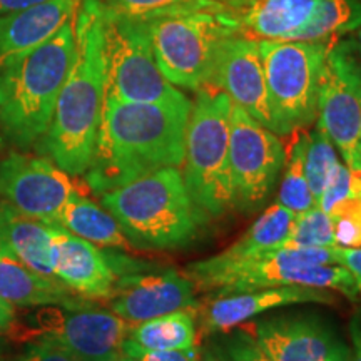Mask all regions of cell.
I'll use <instances>...</instances> for the list:
<instances>
[{
	"label": "cell",
	"mask_w": 361,
	"mask_h": 361,
	"mask_svg": "<svg viewBox=\"0 0 361 361\" xmlns=\"http://www.w3.org/2000/svg\"><path fill=\"white\" fill-rule=\"evenodd\" d=\"M75 59L39 149L69 176H84L96 151L106 66L101 0H80L74 13Z\"/></svg>",
	"instance_id": "obj_2"
},
{
	"label": "cell",
	"mask_w": 361,
	"mask_h": 361,
	"mask_svg": "<svg viewBox=\"0 0 361 361\" xmlns=\"http://www.w3.org/2000/svg\"><path fill=\"white\" fill-rule=\"evenodd\" d=\"M273 133L288 135L318 117L319 80L331 44L261 40Z\"/></svg>",
	"instance_id": "obj_9"
},
{
	"label": "cell",
	"mask_w": 361,
	"mask_h": 361,
	"mask_svg": "<svg viewBox=\"0 0 361 361\" xmlns=\"http://www.w3.org/2000/svg\"><path fill=\"white\" fill-rule=\"evenodd\" d=\"M238 34L256 40L286 42L308 24L318 0H228Z\"/></svg>",
	"instance_id": "obj_19"
},
{
	"label": "cell",
	"mask_w": 361,
	"mask_h": 361,
	"mask_svg": "<svg viewBox=\"0 0 361 361\" xmlns=\"http://www.w3.org/2000/svg\"><path fill=\"white\" fill-rule=\"evenodd\" d=\"M306 303L333 305L336 303V298L329 290L308 286H278L216 296V300L211 301L202 311L201 333L207 336L211 333L226 331L250 322L251 318L268 310Z\"/></svg>",
	"instance_id": "obj_18"
},
{
	"label": "cell",
	"mask_w": 361,
	"mask_h": 361,
	"mask_svg": "<svg viewBox=\"0 0 361 361\" xmlns=\"http://www.w3.org/2000/svg\"><path fill=\"white\" fill-rule=\"evenodd\" d=\"M361 27V0H318L313 17L293 40L333 44Z\"/></svg>",
	"instance_id": "obj_26"
},
{
	"label": "cell",
	"mask_w": 361,
	"mask_h": 361,
	"mask_svg": "<svg viewBox=\"0 0 361 361\" xmlns=\"http://www.w3.org/2000/svg\"><path fill=\"white\" fill-rule=\"evenodd\" d=\"M0 231L8 250L22 264L42 276H54L52 266V224L17 213L2 202Z\"/></svg>",
	"instance_id": "obj_23"
},
{
	"label": "cell",
	"mask_w": 361,
	"mask_h": 361,
	"mask_svg": "<svg viewBox=\"0 0 361 361\" xmlns=\"http://www.w3.org/2000/svg\"><path fill=\"white\" fill-rule=\"evenodd\" d=\"M128 340L141 348L154 351L194 348L197 340L196 319L188 310L157 316L147 322L130 324Z\"/></svg>",
	"instance_id": "obj_25"
},
{
	"label": "cell",
	"mask_w": 361,
	"mask_h": 361,
	"mask_svg": "<svg viewBox=\"0 0 361 361\" xmlns=\"http://www.w3.org/2000/svg\"><path fill=\"white\" fill-rule=\"evenodd\" d=\"M336 263L345 266L350 271L351 276L355 278L356 290H358V296H361V247H335Z\"/></svg>",
	"instance_id": "obj_36"
},
{
	"label": "cell",
	"mask_w": 361,
	"mask_h": 361,
	"mask_svg": "<svg viewBox=\"0 0 361 361\" xmlns=\"http://www.w3.org/2000/svg\"><path fill=\"white\" fill-rule=\"evenodd\" d=\"M335 245L361 247V197H350L329 211Z\"/></svg>",
	"instance_id": "obj_32"
},
{
	"label": "cell",
	"mask_w": 361,
	"mask_h": 361,
	"mask_svg": "<svg viewBox=\"0 0 361 361\" xmlns=\"http://www.w3.org/2000/svg\"><path fill=\"white\" fill-rule=\"evenodd\" d=\"M295 218L296 214L286 207L279 204L269 206L231 247L213 256V258L189 264L188 276L224 268V266L238 263V261L251 258V256L279 250V247H283L288 234L291 231Z\"/></svg>",
	"instance_id": "obj_22"
},
{
	"label": "cell",
	"mask_w": 361,
	"mask_h": 361,
	"mask_svg": "<svg viewBox=\"0 0 361 361\" xmlns=\"http://www.w3.org/2000/svg\"><path fill=\"white\" fill-rule=\"evenodd\" d=\"M107 11L139 22H151L166 17L183 16L197 11H213L226 0H101Z\"/></svg>",
	"instance_id": "obj_27"
},
{
	"label": "cell",
	"mask_w": 361,
	"mask_h": 361,
	"mask_svg": "<svg viewBox=\"0 0 361 361\" xmlns=\"http://www.w3.org/2000/svg\"><path fill=\"white\" fill-rule=\"evenodd\" d=\"M75 192L71 176L49 157L12 152L0 161V197L17 213L56 224Z\"/></svg>",
	"instance_id": "obj_13"
},
{
	"label": "cell",
	"mask_w": 361,
	"mask_h": 361,
	"mask_svg": "<svg viewBox=\"0 0 361 361\" xmlns=\"http://www.w3.org/2000/svg\"><path fill=\"white\" fill-rule=\"evenodd\" d=\"M351 42H353L356 52H358V56L361 59V27H360V29H356V35L353 39H351Z\"/></svg>",
	"instance_id": "obj_40"
},
{
	"label": "cell",
	"mask_w": 361,
	"mask_h": 361,
	"mask_svg": "<svg viewBox=\"0 0 361 361\" xmlns=\"http://www.w3.org/2000/svg\"><path fill=\"white\" fill-rule=\"evenodd\" d=\"M123 353L133 356L137 361H201L200 350L194 346L189 350H166V351H154L141 348L130 340L126 338L123 345Z\"/></svg>",
	"instance_id": "obj_34"
},
{
	"label": "cell",
	"mask_w": 361,
	"mask_h": 361,
	"mask_svg": "<svg viewBox=\"0 0 361 361\" xmlns=\"http://www.w3.org/2000/svg\"><path fill=\"white\" fill-rule=\"evenodd\" d=\"M316 119L350 168L361 149V59L351 39L329 45Z\"/></svg>",
	"instance_id": "obj_12"
},
{
	"label": "cell",
	"mask_w": 361,
	"mask_h": 361,
	"mask_svg": "<svg viewBox=\"0 0 361 361\" xmlns=\"http://www.w3.org/2000/svg\"><path fill=\"white\" fill-rule=\"evenodd\" d=\"M335 246L333 221L319 206L310 207L305 213L296 214L291 231L283 247H331Z\"/></svg>",
	"instance_id": "obj_31"
},
{
	"label": "cell",
	"mask_w": 361,
	"mask_h": 361,
	"mask_svg": "<svg viewBox=\"0 0 361 361\" xmlns=\"http://www.w3.org/2000/svg\"><path fill=\"white\" fill-rule=\"evenodd\" d=\"M247 328L271 361H350L345 343L316 314H278Z\"/></svg>",
	"instance_id": "obj_14"
},
{
	"label": "cell",
	"mask_w": 361,
	"mask_h": 361,
	"mask_svg": "<svg viewBox=\"0 0 361 361\" xmlns=\"http://www.w3.org/2000/svg\"><path fill=\"white\" fill-rule=\"evenodd\" d=\"M197 306L192 281L176 271L133 273L119 276L111 296L112 313L137 324L174 311Z\"/></svg>",
	"instance_id": "obj_16"
},
{
	"label": "cell",
	"mask_w": 361,
	"mask_h": 361,
	"mask_svg": "<svg viewBox=\"0 0 361 361\" xmlns=\"http://www.w3.org/2000/svg\"><path fill=\"white\" fill-rule=\"evenodd\" d=\"M206 85L223 90L233 104L252 119L273 130L268 87H266L259 44L234 34L221 44L213 74Z\"/></svg>",
	"instance_id": "obj_15"
},
{
	"label": "cell",
	"mask_w": 361,
	"mask_h": 361,
	"mask_svg": "<svg viewBox=\"0 0 361 361\" xmlns=\"http://www.w3.org/2000/svg\"><path fill=\"white\" fill-rule=\"evenodd\" d=\"M286 171L279 186L278 204L301 214L316 204L308 179L305 174V134L296 139L290 152H286Z\"/></svg>",
	"instance_id": "obj_29"
},
{
	"label": "cell",
	"mask_w": 361,
	"mask_h": 361,
	"mask_svg": "<svg viewBox=\"0 0 361 361\" xmlns=\"http://www.w3.org/2000/svg\"><path fill=\"white\" fill-rule=\"evenodd\" d=\"M350 197H361V173L351 171L348 166L340 162L326 188L316 197V206L329 213L333 207Z\"/></svg>",
	"instance_id": "obj_33"
},
{
	"label": "cell",
	"mask_w": 361,
	"mask_h": 361,
	"mask_svg": "<svg viewBox=\"0 0 361 361\" xmlns=\"http://www.w3.org/2000/svg\"><path fill=\"white\" fill-rule=\"evenodd\" d=\"M102 30L104 97L124 102H162L183 94L161 74L146 22L128 19L102 6Z\"/></svg>",
	"instance_id": "obj_10"
},
{
	"label": "cell",
	"mask_w": 361,
	"mask_h": 361,
	"mask_svg": "<svg viewBox=\"0 0 361 361\" xmlns=\"http://www.w3.org/2000/svg\"><path fill=\"white\" fill-rule=\"evenodd\" d=\"M0 206H2V202H0Z\"/></svg>",
	"instance_id": "obj_43"
},
{
	"label": "cell",
	"mask_w": 361,
	"mask_h": 361,
	"mask_svg": "<svg viewBox=\"0 0 361 361\" xmlns=\"http://www.w3.org/2000/svg\"><path fill=\"white\" fill-rule=\"evenodd\" d=\"M6 252H11V250H8L7 243H6V238H4L2 231H0V256L6 255Z\"/></svg>",
	"instance_id": "obj_41"
},
{
	"label": "cell",
	"mask_w": 361,
	"mask_h": 361,
	"mask_svg": "<svg viewBox=\"0 0 361 361\" xmlns=\"http://www.w3.org/2000/svg\"><path fill=\"white\" fill-rule=\"evenodd\" d=\"M286 164V149L273 130L233 104L229 130V169L234 207L255 213L268 201Z\"/></svg>",
	"instance_id": "obj_11"
},
{
	"label": "cell",
	"mask_w": 361,
	"mask_h": 361,
	"mask_svg": "<svg viewBox=\"0 0 361 361\" xmlns=\"http://www.w3.org/2000/svg\"><path fill=\"white\" fill-rule=\"evenodd\" d=\"M0 300L20 308L45 305L79 306L85 303L57 278L35 273L22 264L12 252L0 256Z\"/></svg>",
	"instance_id": "obj_21"
},
{
	"label": "cell",
	"mask_w": 361,
	"mask_h": 361,
	"mask_svg": "<svg viewBox=\"0 0 361 361\" xmlns=\"http://www.w3.org/2000/svg\"><path fill=\"white\" fill-rule=\"evenodd\" d=\"M186 130L184 184L204 216L219 218L234 207L229 169V130L233 102L223 90H196Z\"/></svg>",
	"instance_id": "obj_6"
},
{
	"label": "cell",
	"mask_w": 361,
	"mask_h": 361,
	"mask_svg": "<svg viewBox=\"0 0 361 361\" xmlns=\"http://www.w3.org/2000/svg\"><path fill=\"white\" fill-rule=\"evenodd\" d=\"M59 226L75 236L90 241L92 245L117 247V250H129L130 243L126 234L106 207L96 204L82 194H72L66 202L64 209L59 214Z\"/></svg>",
	"instance_id": "obj_24"
},
{
	"label": "cell",
	"mask_w": 361,
	"mask_h": 361,
	"mask_svg": "<svg viewBox=\"0 0 361 361\" xmlns=\"http://www.w3.org/2000/svg\"><path fill=\"white\" fill-rule=\"evenodd\" d=\"M130 245L176 250L189 245L204 213L189 196L179 168H164L101 194Z\"/></svg>",
	"instance_id": "obj_4"
},
{
	"label": "cell",
	"mask_w": 361,
	"mask_h": 361,
	"mask_svg": "<svg viewBox=\"0 0 361 361\" xmlns=\"http://www.w3.org/2000/svg\"><path fill=\"white\" fill-rule=\"evenodd\" d=\"M340 166L336 147L323 129L316 126L313 133L305 134V174L314 201Z\"/></svg>",
	"instance_id": "obj_30"
},
{
	"label": "cell",
	"mask_w": 361,
	"mask_h": 361,
	"mask_svg": "<svg viewBox=\"0 0 361 361\" xmlns=\"http://www.w3.org/2000/svg\"><path fill=\"white\" fill-rule=\"evenodd\" d=\"M130 324L112 311L87 305L34 306L16 313L11 341H49L75 361H117Z\"/></svg>",
	"instance_id": "obj_8"
},
{
	"label": "cell",
	"mask_w": 361,
	"mask_h": 361,
	"mask_svg": "<svg viewBox=\"0 0 361 361\" xmlns=\"http://www.w3.org/2000/svg\"><path fill=\"white\" fill-rule=\"evenodd\" d=\"M75 59L74 19L44 44L0 62V128L17 147L40 141Z\"/></svg>",
	"instance_id": "obj_3"
},
{
	"label": "cell",
	"mask_w": 361,
	"mask_h": 361,
	"mask_svg": "<svg viewBox=\"0 0 361 361\" xmlns=\"http://www.w3.org/2000/svg\"><path fill=\"white\" fill-rule=\"evenodd\" d=\"M13 361H75L72 356L49 341H32Z\"/></svg>",
	"instance_id": "obj_35"
},
{
	"label": "cell",
	"mask_w": 361,
	"mask_h": 361,
	"mask_svg": "<svg viewBox=\"0 0 361 361\" xmlns=\"http://www.w3.org/2000/svg\"><path fill=\"white\" fill-rule=\"evenodd\" d=\"M360 137H361V133H360Z\"/></svg>",
	"instance_id": "obj_44"
},
{
	"label": "cell",
	"mask_w": 361,
	"mask_h": 361,
	"mask_svg": "<svg viewBox=\"0 0 361 361\" xmlns=\"http://www.w3.org/2000/svg\"><path fill=\"white\" fill-rule=\"evenodd\" d=\"M201 361H271L250 328H231L207 335Z\"/></svg>",
	"instance_id": "obj_28"
},
{
	"label": "cell",
	"mask_w": 361,
	"mask_h": 361,
	"mask_svg": "<svg viewBox=\"0 0 361 361\" xmlns=\"http://www.w3.org/2000/svg\"><path fill=\"white\" fill-rule=\"evenodd\" d=\"M117 361H137V360L133 358V356H128V355H124V353H123V356H121V358L117 360Z\"/></svg>",
	"instance_id": "obj_42"
},
{
	"label": "cell",
	"mask_w": 361,
	"mask_h": 361,
	"mask_svg": "<svg viewBox=\"0 0 361 361\" xmlns=\"http://www.w3.org/2000/svg\"><path fill=\"white\" fill-rule=\"evenodd\" d=\"M216 296L250 293L278 286H308L358 298L355 278L338 264L331 247H279L224 268L188 276Z\"/></svg>",
	"instance_id": "obj_5"
},
{
	"label": "cell",
	"mask_w": 361,
	"mask_h": 361,
	"mask_svg": "<svg viewBox=\"0 0 361 361\" xmlns=\"http://www.w3.org/2000/svg\"><path fill=\"white\" fill-rule=\"evenodd\" d=\"M80 0H47L0 17V62L44 44L74 19Z\"/></svg>",
	"instance_id": "obj_20"
},
{
	"label": "cell",
	"mask_w": 361,
	"mask_h": 361,
	"mask_svg": "<svg viewBox=\"0 0 361 361\" xmlns=\"http://www.w3.org/2000/svg\"><path fill=\"white\" fill-rule=\"evenodd\" d=\"M52 266L54 276L75 295L112 296L117 276L106 252L59 224H52Z\"/></svg>",
	"instance_id": "obj_17"
},
{
	"label": "cell",
	"mask_w": 361,
	"mask_h": 361,
	"mask_svg": "<svg viewBox=\"0 0 361 361\" xmlns=\"http://www.w3.org/2000/svg\"><path fill=\"white\" fill-rule=\"evenodd\" d=\"M161 74L178 87L200 90L209 82L221 44L238 34L229 2L213 11L146 22Z\"/></svg>",
	"instance_id": "obj_7"
},
{
	"label": "cell",
	"mask_w": 361,
	"mask_h": 361,
	"mask_svg": "<svg viewBox=\"0 0 361 361\" xmlns=\"http://www.w3.org/2000/svg\"><path fill=\"white\" fill-rule=\"evenodd\" d=\"M191 107L184 94L162 102L104 97L96 151L84 174L90 191L101 196L142 176L184 164Z\"/></svg>",
	"instance_id": "obj_1"
},
{
	"label": "cell",
	"mask_w": 361,
	"mask_h": 361,
	"mask_svg": "<svg viewBox=\"0 0 361 361\" xmlns=\"http://www.w3.org/2000/svg\"><path fill=\"white\" fill-rule=\"evenodd\" d=\"M350 335H351V353L350 361H361V311L353 316L350 323Z\"/></svg>",
	"instance_id": "obj_38"
},
{
	"label": "cell",
	"mask_w": 361,
	"mask_h": 361,
	"mask_svg": "<svg viewBox=\"0 0 361 361\" xmlns=\"http://www.w3.org/2000/svg\"><path fill=\"white\" fill-rule=\"evenodd\" d=\"M47 2V0H0V17L7 13H16L25 8H30L39 4Z\"/></svg>",
	"instance_id": "obj_39"
},
{
	"label": "cell",
	"mask_w": 361,
	"mask_h": 361,
	"mask_svg": "<svg viewBox=\"0 0 361 361\" xmlns=\"http://www.w3.org/2000/svg\"><path fill=\"white\" fill-rule=\"evenodd\" d=\"M16 308L7 301L0 300V355L6 350L7 341H11V331L16 322Z\"/></svg>",
	"instance_id": "obj_37"
}]
</instances>
